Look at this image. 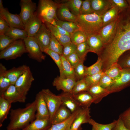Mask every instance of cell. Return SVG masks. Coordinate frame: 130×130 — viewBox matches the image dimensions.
<instances>
[{"instance_id":"cell-40","label":"cell","mask_w":130,"mask_h":130,"mask_svg":"<svg viewBox=\"0 0 130 130\" xmlns=\"http://www.w3.org/2000/svg\"><path fill=\"white\" fill-rule=\"evenodd\" d=\"M122 69L117 63L112 65L104 73L114 80L119 76Z\"/></svg>"},{"instance_id":"cell-48","label":"cell","mask_w":130,"mask_h":130,"mask_svg":"<svg viewBox=\"0 0 130 130\" xmlns=\"http://www.w3.org/2000/svg\"><path fill=\"white\" fill-rule=\"evenodd\" d=\"M94 13L91 8L90 0L82 1L79 15H86Z\"/></svg>"},{"instance_id":"cell-10","label":"cell","mask_w":130,"mask_h":130,"mask_svg":"<svg viewBox=\"0 0 130 130\" xmlns=\"http://www.w3.org/2000/svg\"><path fill=\"white\" fill-rule=\"evenodd\" d=\"M43 52L48 49L51 39V33L43 23L37 32L33 37Z\"/></svg>"},{"instance_id":"cell-8","label":"cell","mask_w":130,"mask_h":130,"mask_svg":"<svg viewBox=\"0 0 130 130\" xmlns=\"http://www.w3.org/2000/svg\"><path fill=\"white\" fill-rule=\"evenodd\" d=\"M23 40L29 58L39 62L45 59L46 56L33 37H28Z\"/></svg>"},{"instance_id":"cell-36","label":"cell","mask_w":130,"mask_h":130,"mask_svg":"<svg viewBox=\"0 0 130 130\" xmlns=\"http://www.w3.org/2000/svg\"><path fill=\"white\" fill-rule=\"evenodd\" d=\"M82 1L81 0H68L61 1L66 6L70 12L76 16L79 15Z\"/></svg>"},{"instance_id":"cell-11","label":"cell","mask_w":130,"mask_h":130,"mask_svg":"<svg viewBox=\"0 0 130 130\" xmlns=\"http://www.w3.org/2000/svg\"><path fill=\"white\" fill-rule=\"evenodd\" d=\"M34 101L36 107V119H50L49 110L41 91L36 94Z\"/></svg>"},{"instance_id":"cell-2","label":"cell","mask_w":130,"mask_h":130,"mask_svg":"<svg viewBox=\"0 0 130 130\" xmlns=\"http://www.w3.org/2000/svg\"><path fill=\"white\" fill-rule=\"evenodd\" d=\"M10 122L6 130H20L36 119V104L35 101L27 104L24 108L11 109Z\"/></svg>"},{"instance_id":"cell-9","label":"cell","mask_w":130,"mask_h":130,"mask_svg":"<svg viewBox=\"0 0 130 130\" xmlns=\"http://www.w3.org/2000/svg\"><path fill=\"white\" fill-rule=\"evenodd\" d=\"M34 80V78L30 68L18 78L14 85L18 91L26 97Z\"/></svg>"},{"instance_id":"cell-16","label":"cell","mask_w":130,"mask_h":130,"mask_svg":"<svg viewBox=\"0 0 130 130\" xmlns=\"http://www.w3.org/2000/svg\"><path fill=\"white\" fill-rule=\"evenodd\" d=\"M43 22L38 16L37 12L24 25V30L26 32L28 37H33L41 27Z\"/></svg>"},{"instance_id":"cell-39","label":"cell","mask_w":130,"mask_h":130,"mask_svg":"<svg viewBox=\"0 0 130 130\" xmlns=\"http://www.w3.org/2000/svg\"><path fill=\"white\" fill-rule=\"evenodd\" d=\"M90 87L84 78L77 80L72 89V94L73 95L85 91H87Z\"/></svg>"},{"instance_id":"cell-18","label":"cell","mask_w":130,"mask_h":130,"mask_svg":"<svg viewBox=\"0 0 130 130\" xmlns=\"http://www.w3.org/2000/svg\"><path fill=\"white\" fill-rule=\"evenodd\" d=\"M90 108H81L71 126L70 130H78L82 124L88 123L91 119Z\"/></svg>"},{"instance_id":"cell-34","label":"cell","mask_w":130,"mask_h":130,"mask_svg":"<svg viewBox=\"0 0 130 130\" xmlns=\"http://www.w3.org/2000/svg\"><path fill=\"white\" fill-rule=\"evenodd\" d=\"M7 69L1 63H0V96L3 95L4 92L11 85L9 80L5 75Z\"/></svg>"},{"instance_id":"cell-1","label":"cell","mask_w":130,"mask_h":130,"mask_svg":"<svg viewBox=\"0 0 130 130\" xmlns=\"http://www.w3.org/2000/svg\"><path fill=\"white\" fill-rule=\"evenodd\" d=\"M106 48L110 54L116 59L130 50V6L120 12L114 37Z\"/></svg>"},{"instance_id":"cell-20","label":"cell","mask_w":130,"mask_h":130,"mask_svg":"<svg viewBox=\"0 0 130 130\" xmlns=\"http://www.w3.org/2000/svg\"><path fill=\"white\" fill-rule=\"evenodd\" d=\"M57 12V16L58 20L65 21L76 22V16L73 14L70 11L66 6L60 1Z\"/></svg>"},{"instance_id":"cell-17","label":"cell","mask_w":130,"mask_h":130,"mask_svg":"<svg viewBox=\"0 0 130 130\" xmlns=\"http://www.w3.org/2000/svg\"><path fill=\"white\" fill-rule=\"evenodd\" d=\"M2 95L12 103L17 102L25 103L26 98L18 91L14 85H10Z\"/></svg>"},{"instance_id":"cell-53","label":"cell","mask_w":130,"mask_h":130,"mask_svg":"<svg viewBox=\"0 0 130 130\" xmlns=\"http://www.w3.org/2000/svg\"><path fill=\"white\" fill-rule=\"evenodd\" d=\"M113 5L115 6L121 11L129 6L127 0H110Z\"/></svg>"},{"instance_id":"cell-15","label":"cell","mask_w":130,"mask_h":130,"mask_svg":"<svg viewBox=\"0 0 130 130\" xmlns=\"http://www.w3.org/2000/svg\"><path fill=\"white\" fill-rule=\"evenodd\" d=\"M118 19V17L113 21L102 27L100 30L98 34L104 46L108 44L113 39L116 32Z\"/></svg>"},{"instance_id":"cell-22","label":"cell","mask_w":130,"mask_h":130,"mask_svg":"<svg viewBox=\"0 0 130 130\" xmlns=\"http://www.w3.org/2000/svg\"><path fill=\"white\" fill-rule=\"evenodd\" d=\"M30 68L29 66L26 65H23L17 67H13L6 70L5 75L9 80L11 84L14 85L18 78Z\"/></svg>"},{"instance_id":"cell-49","label":"cell","mask_w":130,"mask_h":130,"mask_svg":"<svg viewBox=\"0 0 130 130\" xmlns=\"http://www.w3.org/2000/svg\"><path fill=\"white\" fill-rule=\"evenodd\" d=\"M15 40H16L5 35V34L0 35V51L4 49L11 43Z\"/></svg>"},{"instance_id":"cell-6","label":"cell","mask_w":130,"mask_h":130,"mask_svg":"<svg viewBox=\"0 0 130 130\" xmlns=\"http://www.w3.org/2000/svg\"><path fill=\"white\" fill-rule=\"evenodd\" d=\"M41 91L46 104L51 121L56 112L62 104V103L59 96L54 94L49 89H43Z\"/></svg>"},{"instance_id":"cell-51","label":"cell","mask_w":130,"mask_h":130,"mask_svg":"<svg viewBox=\"0 0 130 130\" xmlns=\"http://www.w3.org/2000/svg\"><path fill=\"white\" fill-rule=\"evenodd\" d=\"M113 81L104 73L101 79L99 85L103 88L108 90L112 85Z\"/></svg>"},{"instance_id":"cell-33","label":"cell","mask_w":130,"mask_h":130,"mask_svg":"<svg viewBox=\"0 0 130 130\" xmlns=\"http://www.w3.org/2000/svg\"><path fill=\"white\" fill-rule=\"evenodd\" d=\"M4 34L16 40H24L28 37L27 33L25 30L9 27Z\"/></svg>"},{"instance_id":"cell-14","label":"cell","mask_w":130,"mask_h":130,"mask_svg":"<svg viewBox=\"0 0 130 130\" xmlns=\"http://www.w3.org/2000/svg\"><path fill=\"white\" fill-rule=\"evenodd\" d=\"M0 16L4 19L9 27L24 30V25L19 14L10 13L7 8L0 10Z\"/></svg>"},{"instance_id":"cell-12","label":"cell","mask_w":130,"mask_h":130,"mask_svg":"<svg viewBox=\"0 0 130 130\" xmlns=\"http://www.w3.org/2000/svg\"><path fill=\"white\" fill-rule=\"evenodd\" d=\"M20 5L21 10L19 15L24 25L34 15L36 4L31 0H21Z\"/></svg>"},{"instance_id":"cell-30","label":"cell","mask_w":130,"mask_h":130,"mask_svg":"<svg viewBox=\"0 0 130 130\" xmlns=\"http://www.w3.org/2000/svg\"><path fill=\"white\" fill-rule=\"evenodd\" d=\"M60 57L62 65L59 76L63 78H74L77 79L74 68L63 55H61Z\"/></svg>"},{"instance_id":"cell-57","label":"cell","mask_w":130,"mask_h":130,"mask_svg":"<svg viewBox=\"0 0 130 130\" xmlns=\"http://www.w3.org/2000/svg\"><path fill=\"white\" fill-rule=\"evenodd\" d=\"M4 7L3 4V2L2 0H0V10H1Z\"/></svg>"},{"instance_id":"cell-4","label":"cell","mask_w":130,"mask_h":130,"mask_svg":"<svg viewBox=\"0 0 130 130\" xmlns=\"http://www.w3.org/2000/svg\"><path fill=\"white\" fill-rule=\"evenodd\" d=\"M58 6L56 1L40 0L37 12V15L43 23L47 22L52 24L55 21L58 20L57 16Z\"/></svg>"},{"instance_id":"cell-56","label":"cell","mask_w":130,"mask_h":130,"mask_svg":"<svg viewBox=\"0 0 130 130\" xmlns=\"http://www.w3.org/2000/svg\"><path fill=\"white\" fill-rule=\"evenodd\" d=\"M112 130H129L124 125L120 118L119 117L117 120L116 124Z\"/></svg>"},{"instance_id":"cell-37","label":"cell","mask_w":130,"mask_h":130,"mask_svg":"<svg viewBox=\"0 0 130 130\" xmlns=\"http://www.w3.org/2000/svg\"><path fill=\"white\" fill-rule=\"evenodd\" d=\"M71 42L77 46L86 41L88 36L84 32L77 31L70 34Z\"/></svg>"},{"instance_id":"cell-41","label":"cell","mask_w":130,"mask_h":130,"mask_svg":"<svg viewBox=\"0 0 130 130\" xmlns=\"http://www.w3.org/2000/svg\"><path fill=\"white\" fill-rule=\"evenodd\" d=\"M117 63L122 69L130 68V50L122 53L118 58Z\"/></svg>"},{"instance_id":"cell-45","label":"cell","mask_w":130,"mask_h":130,"mask_svg":"<svg viewBox=\"0 0 130 130\" xmlns=\"http://www.w3.org/2000/svg\"><path fill=\"white\" fill-rule=\"evenodd\" d=\"M102 64L101 60L98 58L97 61L91 66L87 67L86 75H91L97 73L102 70Z\"/></svg>"},{"instance_id":"cell-44","label":"cell","mask_w":130,"mask_h":130,"mask_svg":"<svg viewBox=\"0 0 130 130\" xmlns=\"http://www.w3.org/2000/svg\"><path fill=\"white\" fill-rule=\"evenodd\" d=\"M104 73L102 70L96 74L91 75H86L84 78L90 87L99 85L101 79Z\"/></svg>"},{"instance_id":"cell-26","label":"cell","mask_w":130,"mask_h":130,"mask_svg":"<svg viewBox=\"0 0 130 130\" xmlns=\"http://www.w3.org/2000/svg\"><path fill=\"white\" fill-rule=\"evenodd\" d=\"M52 125L50 119H35L26 127L20 130H48Z\"/></svg>"},{"instance_id":"cell-47","label":"cell","mask_w":130,"mask_h":130,"mask_svg":"<svg viewBox=\"0 0 130 130\" xmlns=\"http://www.w3.org/2000/svg\"><path fill=\"white\" fill-rule=\"evenodd\" d=\"M44 52L48 54L52 58L58 66L60 72L61 70L62 65L61 55L48 49L46 50Z\"/></svg>"},{"instance_id":"cell-32","label":"cell","mask_w":130,"mask_h":130,"mask_svg":"<svg viewBox=\"0 0 130 130\" xmlns=\"http://www.w3.org/2000/svg\"><path fill=\"white\" fill-rule=\"evenodd\" d=\"M120 11L116 6L112 5L111 8L102 15L103 27L116 20Z\"/></svg>"},{"instance_id":"cell-25","label":"cell","mask_w":130,"mask_h":130,"mask_svg":"<svg viewBox=\"0 0 130 130\" xmlns=\"http://www.w3.org/2000/svg\"><path fill=\"white\" fill-rule=\"evenodd\" d=\"M58 95L62 104L68 108L72 113L81 108L72 94L63 92Z\"/></svg>"},{"instance_id":"cell-29","label":"cell","mask_w":130,"mask_h":130,"mask_svg":"<svg viewBox=\"0 0 130 130\" xmlns=\"http://www.w3.org/2000/svg\"><path fill=\"white\" fill-rule=\"evenodd\" d=\"M81 108L72 113L70 117L62 122L52 124L48 130H70L72 125Z\"/></svg>"},{"instance_id":"cell-46","label":"cell","mask_w":130,"mask_h":130,"mask_svg":"<svg viewBox=\"0 0 130 130\" xmlns=\"http://www.w3.org/2000/svg\"><path fill=\"white\" fill-rule=\"evenodd\" d=\"M84 62L81 61L74 68V70L77 80L84 78L86 76V69L87 67L84 65Z\"/></svg>"},{"instance_id":"cell-24","label":"cell","mask_w":130,"mask_h":130,"mask_svg":"<svg viewBox=\"0 0 130 130\" xmlns=\"http://www.w3.org/2000/svg\"><path fill=\"white\" fill-rule=\"evenodd\" d=\"M88 91L92 96L93 103H99L103 98L110 94L109 91L100 86L99 85L92 86L89 87Z\"/></svg>"},{"instance_id":"cell-27","label":"cell","mask_w":130,"mask_h":130,"mask_svg":"<svg viewBox=\"0 0 130 130\" xmlns=\"http://www.w3.org/2000/svg\"><path fill=\"white\" fill-rule=\"evenodd\" d=\"M72 95L80 107L90 108L91 104L93 103V97L88 91L83 92Z\"/></svg>"},{"instance_id":"cell-23","label":"cell","mask_w":130,"mask_h":130,"mask_svg":"<svg viewBox=\"0 0 130 130\" xmlns=\"http://www.w3.org/2000/svg\"><path fill=\"white\" fill-rule=\"evenodd\" d=\"M44 23L51 33L63 47L71 43L70 36L61 33L56 27L49 23L45 22Z\"/></svg>"},{"instance_id":"cell-58","label":"cell","mask_w":130,"mask_h":130,"mask_svg":"<svg viewBox=\"0 0 130 130\" xmlns=\"http://www.w3.org/2000/svg\"><path fill=\"white\" fill-rule=\"evenodd\" d=\"M91 130H94V129L92 127Z\"/></svg>"},{"instance_id":"cell-54","label":"cell","mask_w":130,"mask_h":130,"mask_svg":"<svg viewBox=\"0 0 130 130\" xmlns=\"http://www.w3.org/2000/svg\"><path fill=\"white\" fill-rule=\"evenodd\" d=\"M65 58L74 68L81 61L76 52L73 53Z\"/></svg>"},{"instance_id":"cell-55","label":"cell","mask_w":130,"mask_h":130,"mask_svg":"<svg viewBox=\"0 0 130 130\" xmlns=\"http://www.w3.org/2000/svg\"><path fill=\"white\" fill-rule=\"evenodd\" d=\"M9 27L6 21L0 16V35L4 34Z\"/></svg>"},{"instance_id":"cell-50","label":"cell","mask_w":130,"mask_h":130,"mask_svg":"<svg viewBox=\"0 0 130 130\" xmlns=\"http://www.w3.org/2000/svg\"><path fill=\"white\" fill-rule=\"evenodd\" d=\"M119 117L126 127L130 130V107L121 113Z\"/></svg>"},{"instance_id":"cell-42","label":"cell","mask_w":130,"mask_h":130,"mask_svg":"<svg viewBox=\"0 0 130 130\" xmlns=\"http://www.w3.org/2000/svg\"><path fill=\"white\" fill-rule=\"evenodd\" d=\"M89 49L86 41L77 45L76 52L81 61H84Z\"/></svg>"},{"instance_id":"cell-28","label":"cell","mask_w":130,"mask_h":130,"mask_svg":"<svg viewBox=\"0 0 130 130\" xmlns=\"http://www.w3.org/2000/svg\"><path fill=\"white\" fill-rule=\"evenodd\" d=\"M72 113L65 105L62 104L55 113L51 121L52 124L64 121L71 116Z\"/></svg>"},{"instance_id":"cell-5","label":"cell","mask_w":130,"mask_h":130,"mask_svg":"<svg viewBox=\"0 0 130 130\" xmlns=\"http://www.w3.org/2000/svg\"><path fill=\"white\" fill-rule=\"evenodd\" d=\"M27 53L23 40H16L0 52V59L6 60L15 59Z\"/></svg>"},{"instance_id":"cell-43","label":"cell","mask_w":130,"mask_h":130,"mask_svg":"<svg viewBox=\"0 0 130 130\" xmlns=\"http://www.w3.org/2000/svg\"><path fill=\"white\" fill-rule=\"evenodd\" d=\"M63 47L51 33V40L48 49L62 55L63 54Z\"/></svg>"},{"instance_id":"cell-13","label":"cell","mask_w":130,"mask_h":130,"mask_svg":"<svg viewBox=\"0 0 130 130\" xmlns=\"http://www.w3.org/2000/svg\"><path fill=\"white\" fill-rule=\"evenodd\" d=\"M77 80L74 78H63L58 76L53 80L52 84L58 91L62 90L64 92L72 94V89Z\"/></svg>"},{"instance_id":"cell-7","label":"cell","mask_w":130,"mask_h":130,"mask_svg":"<svg viewBox=\"0 0 130 130\" xmlns=\"http://www.w3.org/2000/svg\"><path fill=\"white\" fill-rule=\"evenodd\" d=\"M130 86V68L123 69L119 76L108 89L110 94L119 92Z\"/></svg>"},{"instance_id":"cell-31","label":"cell","mask_w":130,"mask_h":130,"mask_svg":"<svg viewBox=\"0 0 130 130\" xmlns=\"http://www.w3.org/2000/svg\"><path fill=\"white\" fill-rule=\"evenodd\" d=\"M12 103L5 99L2 95L0 96V127L2 126L3 123L7 118L10 110Z\"/></svg>"},{"instance_id":"cell-21","label":"cell","mask_w":130,"mask_h":130,"mask_svg":"<svg viewBox=\"0 0 130 130\" xmlns=\"http://www.w3.org/2000/svg\"><path fill=\"white\" fill-rule=\"evenodd\" d=\"M86 41L89 47V52H94L98 55L104 46L101 38L98 34L88 36Z\"/></svg>"},{"instance_id":"cell-3","label":"cell","mask_w":130,"mask_h":130,"mask_svg":"<svg viewBox=\"0 0 130 130\" xmlns=\"http://www.w3.org/2000/svg\"><path fill=\"white\" fill-rule=\"evenodd\" d=\"M76 22L81 30L84 32L87 36L98 34L103 27L102 16L95 13L79 15L76 16Z\"/></svg>"},{"instance_id":"cell-38","label":"cell","mask_w":130,"mask_h":130,"mask_svg":"<svg viewBox=\"0 0 130 130\" xmlns=\"http://www.w3.org/2000/svg\"><path fill=\"white\" fill-rule=\"evenodd\" d=\"M117 120H114L111 123L106 124H101L97 123L91 118L88 123L92 126L94 130H112L115 126Z\"/></svg>"},{"instance_id":"cell-35","label":"cell","mask_w":130,"mask_h":130,"mask_svg":"<svg viewBox=\"0 0 130 130\" xmlns=\"http://www.w3.org/2000/svg\"><path fill=\"white\" fill-rule=\"evenodd\" d=\"M57 24L70 34L81 30L80 27L77 22L56 20Z\"/></svg>"},{"instance_id":"cell-60","label":"cell","mask_w":130,"mask_h":130,"mask_svg":"<svg viewBox=\"0 0 130 130\" xmlns=\"http://www.w3.org/2000/svg\"></svg>"},{"instance_id":"cell-59","label":"cell","mask_w":130,"mask_h":130,"mask_svg":"<svg viewBox=\"0 0 130 130\" xmlns=\"http://www.w3.org/2000/svg\"></svg>"},{"instance_id":"cell-19","label":"cell","mask_w":130,"mask_h":130,"mask_svg":"<svg viewBox=\"0 0 130 130\" xmlns=\"http://www.w3.org/2000/svg\"><path fill=\"white\" fill-rule=\"evenodd\" d=\"M90 1L93 13L101 16L112 6L110 0H90Z\"/></svg>"},{"instance_id":"cell-52","label":"cell","mask_w":130,"mask_h":130,"mask_svg":"<svg viewBox=\"0 0 130 130\" xmlns=\"http://www.w3.org/2000/svg\"><path fill=\"white\" fill-rule=\"evenodd\" d=\"M63 47L62 55L65 58L76 52L77 46L72 42Z\"/></svg>"}]
</instances>
